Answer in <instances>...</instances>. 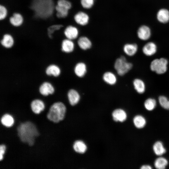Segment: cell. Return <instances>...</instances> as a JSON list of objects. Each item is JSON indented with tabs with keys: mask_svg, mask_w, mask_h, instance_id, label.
<instances>
[{
	"mask_svg": "<svg viewBox=\"0 0 169 169\" xmlns=\"http://www.w3.org/2000/svg\"><path fill=\"white\" fill-rule=\"evenodd\" d=\"M66 110V106L63 102H55L50 106L47 114V118L51 121L58 123L64 118Z\"/></svg>",
	"mask_w": 169,
	"mask_h": 169,
	"instance_id": "2",
	"label": "cell"
},
{
	"mask_svg": "<svg viewBox=\"0 0 169 169\" xmlns=\"http://www.w3.org/2000/svg\"><path fill=\"white\" fill-rule=\"evenodd\" d=\"M133 122L135 126L138 129L143 128L146 123V121L144 117L139 115L135 116Z\"/></svg>",
	"mask_w": 169,
	"mask_h": 169,
	"instance_id": "27",
	"label": "cell"
},
{
	"mask_svg": "<svg viewBox=\"0 0 169 169\" xmlns=\"http://www.w3.org/2000/svg\"><path fill=\"white\" fill-rule=\"evenodd\" d=\"M132 64L127 62L125 58L123 56L115 60L114 67L117 74L122 76L127 73L132 67Z\"/></svg>",
	"mask_w": 169,
	"mask_h": 169,
	"instance_id": "3",
	"label": "cell"
},
{
	"mask_svg": "<svg viewBox=\"0 0 169 169\" xmlns=\"http://www.w3.org/2000/svg\"><path fill=\"white\" fill-rule=\"evenodd\" d=\"M22 146L33 145L39 133L35 125L28 121L20 123L16 128Z\"/></svg>",
	"mask_w": 169,
	"mask_h": 169,
	"instance_id": "1",
	"label": "cell"
},
{
	"mask_svg": "<svg viewBox=\"0 0 169 169\" xmlns=\"http://www.w3.org/2000/svg\"><path fill=\"white\" fill-rule=\"evenodd\" d=\"M123 49L127 55L131 56L135 54L137 52L138 46L135 43H128L124 45Z\"/></svg>",
	"mask_w": 169,
	"mask_h": 169,
	"instance_id": "17",
	"label": "cell"
},
{
	"mask_svg": "<svg viewBox=\"0 0 169 169\" xmlns=\"http://www.w3.org/2000/svg\"><path fill=\"white\" fill-rule=\"evenodd\" d=\"M94 0H81L82 6L84 8L89 9L92 7L94 4Z\"/></svg>",
	"mask_w": 169,
	"mask_h": 169,
	"instance_id": "32",
	"label": "cell"
},
{
	"mask_svg": "<svg viewBox=\"0 0 169 169\" xmlns=\"http://www.w3.org/2000/svg\"><path fill=\"white\" fill-rule=\"evenodd\" d=\"M156 105V101L154 99L149 98L146 99L144 103L145 108L149 111H151L154 110Z\"/></svg>",
	"mask_w": 169,
	"mask_h": 169,
	"instance_id": "29",
	"label": "cell"
},
{
	"mask_svg": "<svg viewBox=\"0 0 169 169\" xmlns=\"http://www.w3.org/2000/svg\"><path fill=\"white\" fill-rule=\"evenodd\" d=\"M141 169H151V166L148 165H144L142 166L140 168Z\"/></svg>",
	"mask_w": 169,
	"mask_h": 169,
	"instance_id": "35",
	"label": "cell"
},
{
	"mask_svg": "<svg viewBox=\"0 0 169 169\" xmlns=\"http://www.w3.org/2000/svg\"><path fill=\"white\" fill-rule=\"evenodd\" d=\"M0 43L3 48L9 49L15 44V40L13 36L9 33H5L0 37Z\"/></svg>",
	"mask_w": 169,
	"mask_h": 169,
	"instance_id": "9",
	"label": "cell"
},
{
	"mask_svg": "<svg viewBox=\"0 0 169 169\" xmlns=\"http://www.w3.org/2000/svg\"><path fill=\"white\" fill-rule=\"evenodd\" d=\"M63 33L66 38L73 40L76 38L78 37L79 31L75 27L69 25L65 28Z\"/></svg>",
	"mask_w": 169,
	"mask_h": 169,
	"instance_id": "11",
	"label": "cell"
},
{
	"mask_svg": "<svg viewBox=\"0 0 169 169\" xmlns=\"http://www.w3.org/2000/svg\"><path fill=\"white\" fill-rule=\"evenodd\" d=\"M6 150V146L3 144L0 145V161L3 158Z\"/></svg>",
	"mask_w": 169,
	"mask_h": 169,
	"instance_id": "34",
	"label": "cell"
},
{
	"mask_svg": "<svg viewBox=\"0 0 169 169\" xmlns=\"http://www.w3.org/2000/svg\"><path fill=\"white\" fill-rule=\"evenodd\" d=\"M45 72L48 76L58 77L60 74L61 70L58 66L52 64L49 65L46 67Z\"/></svg>",
	"mask_w": 169,
	"mask_h": 169,
	"instance_id": "16",
	"label": "cell"
},
{
	"mask_svg": "<svg viewBox=\"0 0 169 169\" xmlns=\"http://www.w3.org/2000/svg\"><path fill=\"white\" fill-rule=\"evenodd\" d=\"M138 38L143 41H147L151 37L152 30L150 27L146 24H142L139 26L136 31Z\"/></svg>",
	"mask_w": 169,
	"mask_h": 169,
	"instance_id": "5",
	"label": "cell"
},
{
	"mask_svg": "<svg viewBox=\"0 0 169 169\" xmlns=\"http://www.w3.org/2000/svg\"><path fill=\"white\" fill-rule=\"evenodd\" d=\"M158 101L161 106L164 109L169 110V99L166 96L161 95L158 98Z\"/></svg>",
	"mask_w": 169,
	"mask_h": 169,
	"instance_id": "30",
	"label": "cell"
},
{
	"mask_svg": "<svg viewBox=\"0 0 169 169\" xmlns=\"http://www.w3.org/2000/svg\"><path fill=\"white\" fill-rule=\"evenodd\" d=\"M38 90L41 95L46 97L53 94L55 92V88L50 82L45 81L40 85Z\"/></svg>",
	"mask_w": 169,
	"mask_h": 169,
	"instance_id": "6",
	"label": "cell"
},
{
	"mask_svg": "<svg viewBox=\"0 0 169 169\" xmlns=\"http://www.w3.org/2000/svg\"><path fill=\"white\" fill-rule=\"evenodd\" d=\"M134 88L138 93H143L146 90V85L144 82L140 79H136L133 81Z\"/></svg>",
	"mask_w": 169,
	"mask_h": 169,
	"instance_id": "23",
	"label": "cell"
},
{
	"mask_svg": "<svg viewBox=\"0 0 169 169\" xmlns=\"http://www.w3.org/2000/svg\"><path fill=\"white\" fill-rule=\"evenodd\" d=\"M77 43L80 48L84 50L89 49L92 46L91 41L87 37L85 36L80 37L78 39Z\"/></svg>",
	"mask_w": 169,
	"mask_h": 169,
	"instance_id": "22",
	"label": "cell"
},
{
	"mask_svg": "<svg viewBox=\"0 0 169 169\" xmlns=\"http://www.w3.org/2000/svg\"><path fill=\"white\" fill-rule=\"evenodd\" d=\"M153 149L155 153L159 156L162 155L166 151L163 144L160 141L156 142L153 146Z\"/></svg>",
	"mask_w": 169,
	"mask_h": 169,
	"instance_id": "26",
	"label": "cell"
},
{
	"mask_svg": "<svg viewBox=\"0 0 169 169\" xmlns=\"http://www.w3.org/2000/svg\"><path fill=\"white\" fill-rule=\"evenodd\" d=\"M67 97L70 104L74 106L79 101L80 96L77 91L74 89L69 90L67 93Z\"/></svg>",
	"mask_w": 169,
	"mask_h": 169,
	"instance_id": "15",
	"label": "cell"
},
{
	"mask_svg": "<svg viewBox=\"0 0 169 169\" xmlns=\"http://www.w3.org/2000/svg\"><path fill=\"white\" fill-rule=\"evenodd\" d=\"M0 123L6 127H9L13 125L14 120L11 115L6 113L3 115L0 119Z\"/></svg>",
	"mask_w": 169,
	"mask_h": 169,
	"instance_id": "21",
	"label": "cell"
},
{
	"mask_svg": "<svg viewBox=\"0 0 169 169\" xmlns=\"http://www.w3.org/2000/svg\"><path fill=\"white\" fill-rule=\"evenodd\" d=\"M142 52L147 56H151L154 54L157 51V46L154 42H149L146 43L143 46Z\"/></svg>",
	"mask_w": 169,
	"mask_h": 169,
	"instance_id": "12",
	"label": "cell"
},
{
	"mask_svg": "<svg viewBox=\"0 0 169 169\" xmlns=\"http://www.w3.org/2000/svg\"><path fill=\"white\" fill-rule=\"evenodd\" d=\"M8 11L6 8L0 4V20L5 19L7 16Z\"/></svg>",
	"mask_w": 169,
	"mask_h": 169,
	"instance_id": "33",
	"label": "cell"
},
{
	"mask_svg": "<svg viewBox=\"0 0 169 169\" xmlns=\"http://www.w3.org/2000/svg\"><path fill=\"white\" fill-rule=\"evenodd\" d=\"M104 81L110 85H114L117 81V78L115 75L111 72H105L103 76Z\"/></svg>",
	"mask_w": 169,
	"mask_h": 169,
	"instance_id": "24",
	"label": "cell"
},
{
	"mask_svg": "<svg viewBox=\"0 0 169 169\" xmlns=\"http://www.w3.org/2000/svg\"><path fill=\"white\" fill-rule=\"evenodd\" d=\"M168 64L167 59L165 58L156 59L151 62L150 69L151 71L158 74H162L166 71Z\"/></svg>",
	"mask_w": 169,
	"mask_h": 169,
	"instance_id": "4",
	"label": "cell"
},
{
	"mask_svg": "<svg viewBox=\"0 0 169 169\" xmlns=\"http://www.w3.org/2000/svg\"><path fill=\"white\" fill-rule=\"evenodd\" d=\"M5 19L8 21L9 23L15 27L21 26L23 22V18L20 13L14 12L9 17H7Z\"/></svg>",
	"mask_w": 169,
	"mask_h": 169,
	"instance_id": "10",
	"label": "cell"
},
{
	"mask_svg": "<svg viewBox=\"0 0 169 169\" xmlns=\"http://www.w3.org/2000/svg\"><path fill=\"white\" fill-rule=\"evenodd\" d=\"M157 21L162 24H166L169 22V10L165 8H160L156 14Z\"/></svg>",
	"mask_w": 169,
	"mask_h": 169,
	"instance_id": "7",
	"label": "cell"
},
{
	"mask_svg": "<svg viewBox=\"0 0 169 169\" xmlns=\"http://www.w3.org/2000/svg\"><path fill=\"white\" fill-rule=\"evenodd\" d=\"M74 44L72 40L66 38L62 40L61 44L62 51L67 53H70L73 51Z\"/></svg>",
	"mask_w": 169,
	"mask_h": 169,
	"instance_id": "14",
	"label": "cell"
},
{
	"mask_svg": "<svg viewBox=\"0 0 169 169\" xmlns=\"http://www.w3.org/2000/svg\"><path fill=\"white\" fill-rule=\"evenodd\" d=\"M167 164V160L162 157L157 158L155 160L154 164L155 167L158 169H165Z\"/></svg>",
	"mask_w": 169,
	"mask_h": 169,
	"instance_id": "28",
	"label": "cell"
},
{
	"mask_svg": "<svg viewBox=\"0 0 169 169\" xmlns=\"http://www.w3.org/2000/svg\"><path fill=\"white\" fill-rule=\"evenodd\" d=\"M112 115L114 120L115 121L122 122L125 121L127 118L126 112L123 110L120 109L115 110Z\"/></svg>",
	"mask_w": 169,
	"mask_h": 169,
	"instance_id": "18",
	"label": "cell"
},
{
	"mask_svg": "<svg viewBox=\"0 0 169 169\" xmlns=\"http://www.w3.org/2000/svg\"><path fill=\"white\" fill-rule=\"evenodd\" d=\"M74 19L77 24L84 26L88 23L89 17L88 15L83 12H79L74 16Z\"/></svg>",
	"mask_w": 169,
	"mask_h": 169,
	"instance_id": "13",
	"label": "cell"
},
{
	"mask_svg": "<svg viewBox=\"0 0 169 169\" xmlns=\"http://www.w3.org/2000/svg\"><path fill=\"white\" fill-rule=\"evenodd\" d=\"M74 71L78 77H82L86 73L87 68L86 64L83 62L77 63L74 67Z\"/></svg>",
	"mask_w": 169,
	"mask_h": 169,
	"instance_id": "19",
	"label": "cell"
},
{
	"mask_svg": "<svg viewBox=\"0 0 169 169\" xmlns=\"http://www.w3.org/2000/svg\"><path fill=\"white\" fill-rule=\"evenodd\" d=\"M56 5L64 7L69 10L72 7V4L69 0H58Z\"/></svg>",
	"mask_w": 169,
	"mask_h": 169,
	"instance_id": "31",
	"label": "cell"
},
{
	"mask_svg": "<svg viewBox=\"0 0 169 169\" xmlns=\"http://www.w3.org/2000/svg\"><path fill=\"white\" fill-rule=\"evenodd\" d=\"M32 111L36 114H39L43 111L45 108V104L44 101L40 98L33 99L30 104Z\"/></svg>",
	"mask_w": 169,
	"mask_h": 169,
	"instance_id": "8",
	"label": "cell"
},
{
	"mask_svg": "<svg viewBox=\"0 0 169 169\" xmlns=\"http://www.w3.org/2000/svg\"><path fill=\"white\" fill-rule=\"evenodd\" d=\"M74 150L76 152L79 153H84L87 150V146L82 141L77 140L76 141L73 145Z\"/></svg>",
	"mask_w": 169,
	"mask_h": 169,
	"instance_id": "25",
	"label": "cell"
},
{
	"mask_svg": "<svg viewBox=\"0 0 169 169\" xmlns=\"http://www.w3.org/2000/svg\"><path fill=\"white\" fill-rule=\"evenodd\" d=\"M55 16L59 19L64 18L69 14V10L68 9L56 5L55 7Z\"/></svg>",
	"mask_w": 169,
	"mask_h": 169,
	"instance_id": "20",
	"label": "cell"
}]
</instances>
